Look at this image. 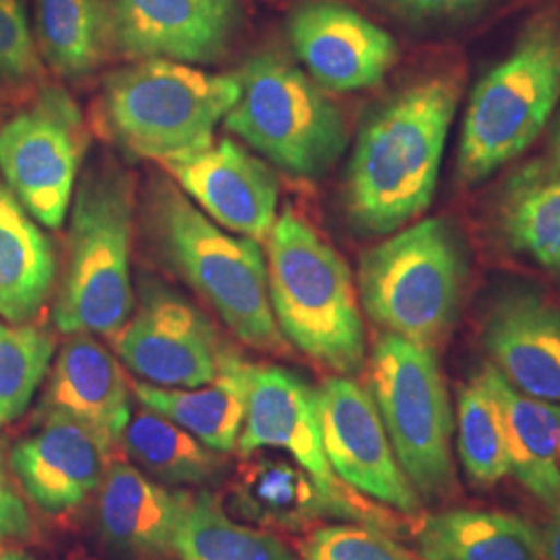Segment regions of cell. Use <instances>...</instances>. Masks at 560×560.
<instances>
[{"instance_id":"6da1fadb","label":"cell","mask_w":560,"mask_h":560,"mask_svg":"<svg viewBox=\"0 0 560 560\" xmlns=\"http://www.w3.org/2000/svg\"><path fill=\"white\" fill-rule=\"evenodd\" d=\"M459 96V75H430L363 122L345 191L347 214L360 231L395 233L428 210Z\"/></svg>"},{"instance_id":"7a4b0ae2","label":"cell","mask_w":560,"mask_h":560,"mask_svg":"<svg viewBox=\"0 0 560 560\" xmlns=\"http://www.w3.org/2000/svg\"><path fill=\"white\" fill-rule=\"evenodd\" d=\"M268 295L287 342L337 376L365 368L360 298L347 261L293 210L268 235Z\"/></svg>"},{"instance_id":"3957f363","label":"cell","mask_w":560,"mask_h":560,"mask_svg":"<svg viewBox=\"0 0 560 560\" xmlns=\"http://www.w3.org/2000/svg\"><path fill=\"white\" fill-rule=\"evenodd\" d=\"M133 180L119 166L94 168L81 180L52 307V322L67 337L115 339L133 314Z\"/></svg>"},{"instance_id":"277c9868","label":"cell","mask_w":560,"mask_h":560,"mask_svg":"<svg viewBox=\"0 0 560 560\" xmlns=\"http://www.w3.org/2000/svg\"><path fill=\"white\" fill-rule=\"evenodd\" d=\"M560 102V13L541 11L476 85L463 119L457 175L478 185L540 138Z\"/></svg>"},{"instance_id":"5b68a950","label":"cell","mask_w":560,"mask_h":560,"mask_svg":"<svg viewBox=\"0 0 560 560\" xmlns=\"http://www.w3.org/2000/svg\"><path fill=\"white\" fill-rule=\"evenodd\" d=\"M240 92L237 75L208 73L177 60L143 59L104 80L98 120L122 150L162 161L210 143Z\"/></svg>"},{"instance_id":"8992f818","label":"cell","mask_w":560,"mask_h":560,"mask_svg":"<svg viewBox=\"0 0 560 560\" xmlns=\"http://www.w3.org/2000/svg\"><path fill=\"white\" fill-rule=\"evenodd\" d=\"M467 258L442 219L402 229L360 261V301L384 332L436 351L459 320Z\"/></svg>"},{"instance_id":"52a82bcc","label":"cell","mask_w":560,"mask_h":560,"mask_svg":"<svg viewBox=\"0 0 560 560\" xmlns=\"http://www.w3.org/2000/svg\"><path fill=\"white\" fill-rule=\"evenodd\" d=\"M152 224L166 258L243 345L266 353L287 349L270 305L260 243L229 235L171 185L152 194Z\"/></svg>"},{"instance_id":"ba28073f","label":"cell","mask_w":560,"mask_h":560,"mask_svg":"<svg viewBox=\"0 0 560 560\" xmlns=\"http://www.w3.org/2000/svg\"><path fill=\"white\" fill-rule=\"evenodd\" d=\"M365 363L368 393L400 469L423 499H446L457 481L451 453L455 416L436 351L382 332Z\"/></svg>"},{"instance_id":"9c48e42d","label":"cell","mask_w":560,"mask_h":560,"mask_svg":"<svg viewBox=\"0 0 560 560\" xmlns=\"http://www.w3.org/2000/svg\"><path fill=\"white\" fill-rule=\"evenodd\" d=\"M237 78L240 98L224 117L229 131L295 177L316 179L335 166L347 125L316 81L277 55L254 57Z\"/></svg>"},{"instance_id":"30bf717a","label":"cell","mask_w":560,"mask_h":560,"mask_svg":"<svg viewBox=\"0 0 560 560\" xmlns=\"http://www.w3.org/2000/svg\"><path fill=\"white\" fill-rule=\"evenodd\" d=\"M88 129L75 101L46 85L0 125V175L25 210L48 229L65 222Z\"/></svg>"},{"instance_id":"8fae6325","label":"cell","mask_w":560,"mask_h":560,"mask_svg":"<svg viewBox=\"0 0 560 560\" xmlns=\"http://www.w3.org/2000/svg\"><path fill=\"white\" fill-rule=\"evenodd\" d=\"M120 361L164 388H196L214 381L229 349L191 301L162 282H145L140 303L115 337Z\"/></svg>"},{"instance_id":"7c38bea8","label":"cell","mask_w":560,"mask_h":560,"mask_svg":"<svg viewBox=\"0 0 560 560\" xmlns=\"http://www.w3.org/2000/svg\"><path fill=\"white\" fill-rule=\"evenodd\" d=\"M322 441L330 469L347 488L397 513L418 517L420 494L400 469L368 388L330 376L316 388Z\"/></svg>"},{"instance_id":"4fadbf2b","label":"cell","mask_w":560,"mask_h":560,"mask_svg":"<svg viewBox=\"0 0 560 560\" xmlns=\"http://www.w3.org/2000/svg\"><path fill=\"white\" fill-rule=\"evenodd\" d=\"M226 511L261 529L307 532L324 521H353L384 529L393 525L355 492H326L295 460L256 453L237 465L226 483Z\"/></svg>"},{"instance_id":"5bb4252c","label":"cell","mask_w":560,"mask_h":560,"mask_svg":"<svg viewBox=\"0 0 560 560\" xmlns=\"http://www.w3.org/2000/svg\"><path fill=\"white\" fill-rule=\"evenodd\" d=\"M159 162L217 224L249 240L270 235L277 222L279 183L266 162L235 141H210Z\"/></svg>"},{"instance_id":"9a60e30c","label":"cell","mask_w":560,"mask_h":560,"mask_svg":"<svg viewBox=\"0 0 560 560\" xmlns=\"http://www.w3.org/2000/svg\"><path fill=\"white\" fill-rule=\"evenodd\" d=\"M287 34L312 80L335 92L381 83L399 59V46L388 32L335 0L298 4Z\"/></svg>"},{"instance_id":"2e32d148","label":"cell","mask_w":560,"mask_h":560,"mask_svg":"<svg viewBox=\"0 0 560 560\" xmlns=\"http://www.w3.org/2000/svg\"><path fill=\"white\" fill-rule=\"evenodd\" d=\"M113 453L80 421L52 416L13 444L9 463L23 497L44 515L73 513L98 494Z\"/></svg>"},{"instance_id":"e0dca14e","label":"cell","mask_w":560,"mask_h":560,"mask_svg":"<svg viewBox=\"0 0 560 560\" xmlns=\"http://www.w3.org/2000/svg\"><path fill=\"white\" fill-rule=\"evenodd\" d=\"M264 448L287 453L326 492H353L335 476L326 459L316 388L282 365L254 363L247 413L235 453L245 459Z\"/></svg>"},{"instance_id":"ac0fdd59","label":"cell","mask_w":560,"mask_h":560,"mask_svg":"<svg viewBox=\"0 0 560 560\" xmlns=\"http://www.w3.org/2000/svg\"><path fill=\"white\" fill-rule=\"evenodd\" d=\"M115 44L140 59L212 62L240 25V0H113Z\"/></svg>"},{"instance_id":"d6986e66","label":"cell","mask_w":560,"mask_h":560,"mask_svg":"<svg viewBox=\"0 0 560 560\" xmlns=\"http://www.w3.org/2000/svg\"><path fill=\"white\" fill-rule=\"evenodd\" d=\"M34 421L65 416L90 428L113 453L131 420L129 382L117 358L94 337L73 335L48 370Z\"/></svg>"},{"instance_id":"ffe728a7","label":"cell","mask_w":560,"mask_h":560,"mask_svg":"<svg viewBox=\"0 0 560 560\" xmlns=\"http://www.w3.org/2000/svg\"><path fill=\"white\" fill-rule=\"evenodd\" d=\"M189 499V490L159 483L129 460H110L96 502L102 541L122 559H173L175 534Z\"/></svg>"},{"instance_id":"44dd1931","label":"cell","mask_w":560,"mask_h":560,"mask_svg":"<svg viewBox=\"0 0 560 560\" xmlns=\"http://www.w3.org/2000/svg\"><path fill=\"white\" fill-rule=\"evenodd\" d=\"M483 347L504 381L534 399L560 402V307L534 291L494 303Z\"/></svg>"},{"instance_id":"7402d4cb","label":"cell","mask_w":560,"mask_h":560,"mask_svg":"<svg viewBox=\"0 0 560 560\" xmlns=\"http://www.w3.org/2000/svg\"><path fill=\"white\" fill-rule=\"evenodd\" d=\"M254 363L229 347L217 378L196 388H164L133 381L131 390L143 407L161 413L217 453H233L247 413Z\"/></svg>"},{"instance_id":"603a6c76","label":"cell","mask_w":560,"mask_h":560,"mask_svg":"<svg viewBox=\"0 0 560 560\" xmlns=\"http://www.w3.org/2000/svg\"><path fill=\"white\" fill-rule=\"evenodd\" d=\"M499 400L506 436L509 469L541 504H560V402L515 390L494 365L483 368Z\"/></svg>"},{"instance_id":"cb8c5ba5","label":"cell","mask_w":560,"mask_h":560,"mask_svg":"<svg viewBox=\"0 0 560 560\" xmlns=\"http://www.w3.org/2000/svg\"><path fill=\"white\" fill-rule=\"evenodd\" d=\"M57 270L52 243L0 179V320H34L55 291Z\"/></svg>"},{"instance_id":"d4e9b609","label":"cell","mask_w":560,"mask_h":560,"mask_svg":"<svg viewBox=\"0 0 560 560\" xmlns=\"http://www.w3.org/2000/svg\"><path fill=\"white\" fill-rule=\"evenodd\" d=\"M416 541L420 560H544L536 525L501 511L428 515Z\"/></svg>"},{"instance_id":"484cf974","label":"cell","mask_w":560,"mask_h":560,"mask_svg":"<svg viewBox=\"0 0 560 560\" xmlns=\"http://www.w3.org/2000/svg\"><path fill=\"white\" fill-rule=\"evenodd\" d=\"M120 448L148 478L168 488H200L219 481L226 469L222 453L208 448L191 432L143 407L131 413Z\"/></svg>"},{"instance_id":"4316f807","label":"cell","mask_w":560,"mask_h":560,"mask_svg":"<svg viewBox=\"0 0 560 560\" xmlns=\"http://www.w3.org/2000/svg\"><path fill=\"white\" fill-rule=\"evenodd\" d=\"M42 57L55 73L80 80L101 67L115 44L108 0H36Z\"/></svg>"},{"instance_id":"83f0119b","label":"cell","mask_w":560,"mask_h":560,"mask_svg":"<svg viewBox=\"0 0 560 560\" xmlns=\"http://www.w3.org/2000/svg\"><path fill=\"white\" fill-rule=\"evenodd\" d=\"M177 560H300L268 529L233 517L212 492H191L173 544Z\"/></svg>"},{"instance_id":"f1b7e54d","label":"cell","mask_w":560,"mask_h":560,"mask_svg":"<svg viewBox=\"0 0 560 560\" xmlns=\"http://www.w3.org/2000/svg\"><path fill=\"white\" fill-rule=\"evenodd\" d=\"M501 229L515 252L560 275V177L513 180Z\"/></svg>"},{"instance_id":"f546056e","label":"cell","mask_w":560,"mask_h":560,"mask_svg":"<svg viewBox=\"0 0 560 560\" xmlns=\"http://www.w3.org/2000/svg\"><path fill=\"white\" fill-rule=\"evenodd\" d=\"M457 451L474 483L494 486L511 474L501 407L481 370L459 390Z\"/></svg>"},{"instance_id":"4dcf8cb0","label":"cell","mask_w":560,"mask_h":560,"mask_svg":"<svg viewBox=\"0 0 560 560\" xmlns=\"http://www.w3.org/2000/svg\"><path fill=\"white\" fill-rule=\"evenodd\" d=\"M55 337L30 322L0 320V430L21 420L55 360Z\"/></svg>"},{"instance_id":"1f68e13d","label":"cell","mask_w":560,"mask_h":560,"mask_svg":"<svg viewBox=\"0 0 560 560\" xmlns=\"http://www.w3.org/2000/svg\"><path fill=\"white\" fill-rule=\"evenodd\" d=\"M301 560H420L384 529L342 521L314 527L300 541Z\"/></svg>"},{"instance_id":"d6a6232c","label":"cell","mask_w":560,"mask_h":560,"mask_svg":"<svg viewBox=\"0 0 560 560\" xmlns=\"http://www.w3.org/2000/svg\"><path fill=\"white\" fill-rule=\"evenodd\" d=\"M44 75L40 52L20 0H0V85L23 88Z\"/></svg>"},{"instance_id":"836d02e7","label":"cell","mask_w":560,"mask_h":560,"mask_svg":"<svg viewBox=\"0 0 560 560\" xmlns=\"http://www.w3.org/2000/svg\"><path fill=\"white\" fill-rule=\"evenodd\" d=\"M36 534L32 504L13 476L9 453L0 442V544L30 541Z\"/></svg>"},{"instance_id":"e575fe53","label":"cell","mask_w":560,"mask_h":560,"mask_svg":"<svg viewBox=\"0 0 560 560\" xmlns=\"http://www.w3.org/2000/svg\"><path fill=\"white\" fill-rule=\"evenodd\" d=\"M552 177H560V117L552 129L544 156L532 166H527L520 175V179H552Z\"/></svg>"},{"instance_id":"d590c367","label":"cell","mask_w":560,"mask_h":560,"mask_svg":"<svg viewBox=\"0 0 560 560\" xmlns=\"http://www.w3.org/2000/svg\"><path fill=\"white\" fill-rule=\"evenodd\" d=\"M395 2L421 15H453L478 4L480 0H395Z\"/></svg>"},{"instance_id":"8d00e7d4","label":"cell","mask_w":560,"mask_h":560,"mask_svg":"<svg viewBox=\"0 0 560 560\" xmlns=\"http://www.w3.org/2000/svg\"><path fill=\"white\" fill-rule=\"evenodd\" d=\"M544 560H560V504L552 509V517L541 532Z\"/></svg>"},{"instance_id":"74e56055","label":"cell","mask_w":560,"mask_h":560,"mask_svg":"<svg viewBox=\"0 0 560 560\" xmlns=\"http://www.w3.org/2000/svg\"><path fill=\"white\" fill-rule=\"evenodd\" d=\"M0 560H34L25 550L15 548V546H7L0 550Z\"/></svg>"}]
</instances>
